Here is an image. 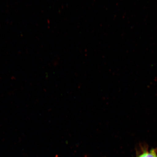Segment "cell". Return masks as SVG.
I'll use <instances>...</instances> for the list:
<instances>
[{
  "label": "cell",
  "instance_id": "cell-1",
  "mask_svg": "<svg viewBox=\"0 0 157 157\" xmlns=\"http://www.w3.org/2000/svg\"><path fill=\"white\" fill-rule=\"evenodd\" d=\"M138 157H157V154L155 150L152 149L150 151L143 153Z\"/></svg>",
  "mask_w": 157,
  "mask_h": 157
}]
</instances>
